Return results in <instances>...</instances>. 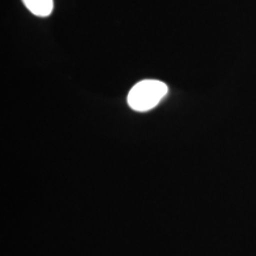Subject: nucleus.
Masks as SVG:
<instances>
[{
  "label": "nucleus",
  "instance_id": "obj_1",
  "mask_svg": "<svg viewBox=\"0 0 256 256\" xmlns=\"http://www.w3.org/2000/svg\"><path fill=\"white\" fill-rule=\"evenodd\" d=\"M168 92L166 83L158 80H144L134 84L128 92V106L136 112H148L159 104Z\"/></svg>",
  "mask_w": 256,
  "mask_h": 256
},
{
  "label": "nucleus",
  "instance_id": "obj_2",
  "mask_svg": "<svg viewBox=\"0 0 256 256\" xmlns=\"http://www.w3.org/2000/svg\"><path fill=\"white\" fill-rule=\"evenodd\" d=\"M22 2L25 8L37 17H49L54 11V0H22Z\"/></svg>",
  "mask_w": 256,
  "mask_h": 256
}]
</instances>
